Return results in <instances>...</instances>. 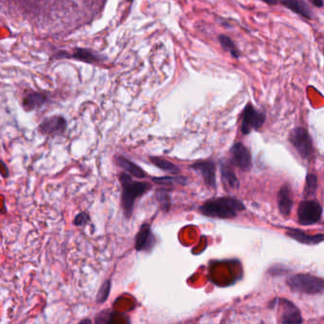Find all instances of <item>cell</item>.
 Segmentation results:
<instances>
[{
	"label": "cell",
	"mask_w": 324,
	"mask_h": 324,
	"mask_svg": "<svg viewBox=\"0 0 324 324\" xmlns=\"http://www.w3.org/2000/svg\"><path fill=\"white\" fill-rule=\"evenodd\" d=\"M122 185L121 206L126 218L129 219L133 213L135 202L151 189V185L147 182L133 181L130 174L122 172L119 176Z\"/></svg>",
	"instance_id": "cell-1"
},
{
	"label": "cell",
	"mask_w": 324,
	"mask_h": 324,
	"mask_svg": "<svg viewBox=\"0 0 324 324\" xmlns=\"http://www.w3.org/2000/svg\"><path fill=\"white\" fill-rule=\"evenodd\" d=\"M244 209L245 207L241 201L235 198L220 197L207 201L199 208V211L209 218L232 219Z\"/></svg>",
	"instance_id": "cell-2"
},
{
	"label": "cell",
	"mask_w": 324,
	"mask_h": 324,
	"mask_svg": "<svg viewBox=\"0 0 324 324\" xmlns=\"http://www.w3.org/2000/svg\"><path fill=\"white\" fill-rule=\"evenodd\" d=\"M287 285L294 292L317 295L324 292V279L309 274H298L287 279Z\"/></svg>",
	"instance_id": "cell-3"
},
{
	"label": "cell",
	"mask_w": 324,
	"mask_h": 324,
	"mask_svg": "<svg viewBox=\"0 0 324 324\" xmlns=\"http://www.w3.org/2000/svg\"><path fill=\"white\" fill-rule=\"evenodd\" d=\"M290 143L301 158L309 159L314 153L312 139L304 127H296L291 131Z\"/></svg>",
	"instance_id": "cell-4"
},
{
	"label": "cell",
	"mask_w": 324,
	"mask_h": 324,
	"mask_svg": "<svg viewBox=\"0 0 324 324\" xmlns=\"http://www.w3.org/2000/svg\"><path fill=\"white\" fill-rule=\"evenodd\" d=\"M323 208L317 201H303L298 209V219L302 225H311L321 220Z\"/></svg>",
	"instance_id": "cell-5"
},
{
	"label": "cell",
	"mask_w": 324,
	"mask_h": 324,
	"mask_svg": "<svg viewBox=\"0 0 324 324\" xmlns=\"http://www.w3.org/2000/svg\"><path fill=\"white\" fill-rule=\"evenodd\" d=\"M266 115L263 112L256 110L251 105H247L243 111L242 132L249 134L253 129H259L265 123Z\"/></svg>",
	"instance_id": "cell-6"
},
{
	"label": "cell",
	"mask_w": 324,
	"mask_h": 324,
	"mask_svg": "<svg viewBox=\"0 0 324 324\" xmlns=\"http://www.w3.org/2000/svg\"><path fill=\"white\" fill-rule=\"evenodd\" d=\"M39 132L48 136L62 135L67 129V121L61 116H53L46 118L39 125Z\"/></svg>",
	"instance_id": "cell-7"
},
{
	"label": "cell",
	"mask_w": 324,
	"mask_h": 324,
	"mask_svg": "<svg viewBox=\"0 0 324 324\" xmlns=\"http://www.w3.org/2000/svg\"><path fill=\"white\" fill-rule=\"evenodd\" d=\"M156 244V238L149 223H143L135 237V250L137 252L151 251Z\"/></svg>",
	"instance_id": "cell-8"
},
{
	"label": "cell",
	"mask_w": 324,
	"mask_h": 324,
	"mask_svg": "<svg viewBox=\"0 0 324 324\" xmlns=\"http://www.w3.org/2000/svg\"><path fill=\"white\" fill-rule=\"evenodd\" d=\"M189 167L202 175L206 185L210 188H216V164L212 161H199L189 165Z\"/></svg>",
	"instance_id": "cell-9"
},
{
	"label": "cell",
	"mask_w": 324,
	"mask_h": 324,
	"mask_svg": "<svg viewBox=\"0 0 324 324\" xmlns=\"http://www.w3.org/2000/svg\"><path fill=\"white\" fill-rule=\"evenodd\" d=\"M232 162L243 170H247L251 167L252 157L249 150L242 143H237L231 148Z\"/></svg>",
	"instance_id": "cell-10"
},
{
	"label": "cell",
	"mask_w": 324,
	"mask_h": 324,
	"mask_svg": "<svg viewBox=\"0 0 324 324\" xmlns=\"http://www.w3.org/2000/svg\"><path fill=\"white\" fill-rule=\"evenodd\" d=\"M282 324H301L302 318L300 310L289 301H282Z\"/></svg>",
	"instance_id": "cell-11"
},
{
	"label": "cell",
	"mask_w": 324,
	"mask_h": 324,
	"mask_svg": "<svg viewBox=\"0 0 324 324\" xmlns=\"http://www.w3.org/2000/svg\"><path fill=\"white\" fill-rule=\"evenodd\" d=\"M286 234L290 238L296 240L299 243L303 244H318L324 242V234H317V235H307L300 229L288 228Z\"/></svg>",
	"instance_id": "cell-12"
},
{
	"label": "cell",
	"mask_w": 324,
	"mask_h": 324,
	"mask_svg": "<svg viewBox=\"0 0 324 324\" xmlns=\"http://www.w3.org/2000/svg\"><path fill=\"white\" fill-rule=\"evenodd\" d=\"M115 160L117 164L123 170H125L127 173L130 174L131 176L138 178V179H145L147 177L146 172L136 163H134L129 159H127V157L119 155V156H116Z\"/></svg>",
	"instance_id": "cell-13"
},
{
	"label": "cell",
	"mask_w": 324,
	"mask_h": 324,
	"mask_svg": "<svg viewBox=\"0 0 324 324\" xmlns=\"http://www.w3.org/2000/svg\"><path fill=\"white\" fill-rule=\"evenodd\" d=\"M278 209L283 216H288L293 208L292 193L288 186H282L278 194Z\"/></svg>",
	"instance_id": "cell-14"
},
{
	"label": "cell",
	"mask_w": 324,
	"mask_h": 324,
	"mask_svg": "<svg viewBox=\"0 0 324 324\" xmlns=\"http://www.w3.org/2000/svg\"><path fill=\"white\" fill-rule=\"evenodd\" d=\"M220 176L222 183L231 188H238L240 186V183L234 173L231 166L225 162V161H220Z\"/></svg>",
	"instance_id": "cell-15"
},
{
	"label": "cell",
	"mask_w": 324,
	"mask_h": 324,
	"mask_svg": "<svg viewBox=\"0 0 324 324\" xmlns=\"http://www.w3.org/2000/svg\"><path fill=\"white\" fill-rule=\"evenodd\" d=\"M281 4L287 7L291 11L297 12L306 18H311L312 13L308 5L302 0H280Z\"/></svg>",
	"instance_id": "cell-16"
},
{
	"label": "cell",
	"mask_w": 324,
	"mask_h": 324,
	"mask_svg": "<svg viewBox=\"0 0 324 324\" xmlns=\"http://www.w3.org/2000/svg\"><path fill=\"white\" fill-rule=\"evenodd\" d=\"M46 102V96L41 93H30L23 100L24 108L28 111L39 108Z\"/></svg>",
	"instance_id": "cell-17"
},
{
	"label": "cell",
	"mask_w": 324,
	"mask_h": 324,
	"mask_svg": "<svg viewBox=\"0 0 324 324\" xmlns=\"http://www.w3.org/2000/svg\"><path fill=\"white\" fill-rule=\"evenodd\" d=\"M152 182L162 186H174L176 185H185L187 184L188 179L185 176H163V177H153Z\"/></svg>",
	"instance_id": "cell-18"
},
{
	"label": "cell",
	"mask_w": 324,
	"mask_h": 324,
	"mask_svg": "<svg viewBox=\"0 0 324 324\" xmlns=\"http://www.w3.org/2000/svg\"><path fill=\"white\" fill-rule=\"evenodd\" d=\"M150 160L156 167L162 169L165 172H169L171 174H178L180 172V167L177 164H175L166 159L157 157V156H151Z\"/></svg>",
	"instance_id": "cell-19"
},
{
	"label": "cell",
	"mask_w": 324,
	"mask_h": 324,
	"mask_svg": "<svg viewBox=\"0 0 324 324\" xmlns=\"http://www.w3.org/2000/svg\"><path fill=\"white\" fill-rule=\"evenodd\" d=\"M155 198L162 212H168L171 208V197L165 186L158 188L155 192Z\"/></svg>",
	"instance_id": "cell-20"
},
{
	"label": "cell",
	"mask_w": 324,
	"mask_h": 324,
	"mask_svg": "<svg viewBox=\"0 0 324 324\" xmlns=\"http://www.w3.org/2000/svg\"><path fill=\"white\" fill-rule=\"evenodd\" d=\"M110 290H111V279L108 278V279L105 280L104 283L101 285L100 289L98 290V293L96 296V302L103 304L105 301L108 299Z\"/></svg>",
	"instance_id": "cell-21"
},
{
	"label": "cell",
	"mask_w": 324,
	"mask_h": 324,
	"mask_svg": "<svg viewBox=\"0 0 324 324\" xmlns=\"http://www.w3.org/2000/svg\"><path fill=\"white\" fill-rule=\"evenodd\" d=\"M318 186V179L317 176L314 174H308L306 177V185L304 188V195L305 197H310L316 193Z\"/></svg>",
	"instance_id": "cell-22"
},
{
	"label": "cell",
	"mask_w": 324,
	"mask_h": 324,
	"mask_svg": "<svg viewBox=\"0 0 324 324\" xmlns=\"http://www.w3.org/2000/svg\"><path fill=\"white\" fill-rule=\"evenodd\" d=\"M219 41H220V45L222 46V48L224 50L230 52V54L234 57L237 58L239 56V52L236 49V47L234 45V43L232 42L230 38H228L225 35H220L219 36Z\"/></svg>",
	"instance_id": "cell-23"
},
{
	"label": "cell",
	"mask_w": 324,
	"mask_h": 324,
	"mask_svg": "<svg viewBox=\"0 0 324 324\" xmlns=\"http://www.w3.org/2000/svg\"><path fill=\"white\" fill-rule=\"evenodd\" d=\"M70 57L76 58L78 60L86 61L89 63H93V61L97 60V58L94 56V54L90 52L85 51V50H76V52L72 55H70Z\"/></svg>",
	"instance_id": "cell-24"
},
{
	"label": "cell",
	"mask_w": 324,
	"mask_h": 324,
	"mask_svg": "<svg viewBox=\"0 0 324 324\" xmlns=\"http://www.w3.org/2000/svg\"><path fill=\"white\" fill-rule=\"evenodd\" d=\"M89 221H90V216L86 212H80L75 216L73 220V224L76 226H83L87 224Z\"/></svg>",
	"instance_id": "cell-25"
},
{
	"label": "cell",
	"mask_w": 324,
	"mask_h": 324,
	"mask_svg": "<svg viewBox=\"0 0 324 324\" xmlns=\"http://www.w3.org/2000/svg\"><path fill=\"white\" fill-rule=\"evenodd\" d=\"M312 1L314 5H316L319 8L323 7V5H324V1L323 0H312Z\"/></svg>",
	"instance_id": "cell-26"
},
{
	"label": "cell",
	"mask_w": 324,
	"mask_h": 324,
	"mask_svg": "<svg viewBox=\"0 0 324 324\" xmlns=\"http://www.w3.org/2000/svg\"><path fill=\"white\" fill-rule=\"evenodd\" d=\"M264 2H266V3H267V4H269V5H275V4H277V0H263Z\"/></svg>",
	"instance_id": "cell-27"
},
{
	"label": "cell",
	"mask_w": 324,
	"mask_h": 324,
	"mask_svg": "<svg viewBox=\"0 0 324 324\" xmlns=\"http://www.w3.org/2000/svg\"><path fill=\"white\" fill-rule=\"evenodd\" d=\"M128 1H132V0H128Z\"/></svg>",
	"instance_id": "cell-28"
}]
</instances>
